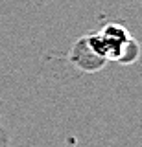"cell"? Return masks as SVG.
Instances as JSON below:
<instances>
[{"mask_svg": "<svg viewBox=\"0 0 142 147\" xmlns=\"http://www.w3.org/2000/svg\"><path fill=\"white\" fill-rule=\"evenodd\" d=\"M70 63L76 64L83 72H96L105 64V59L90 48L89 42H87V37H85V39H79L74 44V48L70 52Z\"/></svg>", "mask_w": 142, "mask_h": 147, "instance_id": "6da1fadb", "label": "cell"}, {"mask_svg": "<svg viewBox=\"0 0 142 147\" xmlns=\"http://www.w3.org/2000/svg\"><path fill=\"white\" fill-rule=\"evenodd\" d=\"M139 53H140V48H139V44H137V40H135V39H129L126 44L122 46L120 55H118L116 61H118V63H122V64L135 63L137 59H139Z\"/></svg>", "mask_w": 142, "mask_h": 147, "instance_id": "7a4b0ae2", "label": "cell"}]
</instances>
